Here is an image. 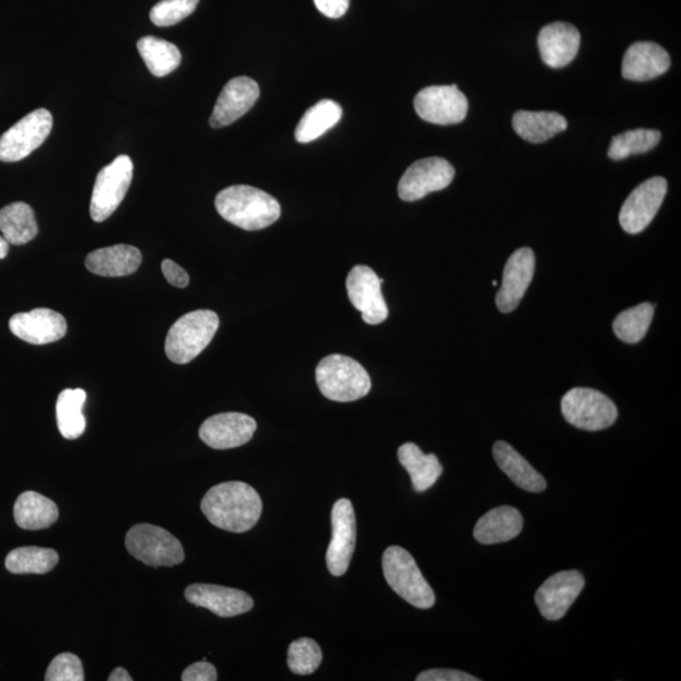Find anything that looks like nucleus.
Here are the masks:
<instances>
[{
	"label": "nucleus",
	"instance_id": "nucleus-15",
	"mask_svg": "<svg viewBox=\"0 0 681 681\" xmlns=\"http://www.w3.org/2000/svg\"><path fill=\"white\" fill-rule=\"evenodd\" d=\"M586 580L578 570L559 572L536 590L535 604L545 620L558 621L584 590Z\"/></svg>",
	"mask_w": 681,
	"mask_h": 681
},
{
	"label": "nucleus",
	"instance_id": "nucleus-35",
	"mask_svg": "<svg viewBox=\"0 0 681 681\" xmlns=\"http://www.w3.org/2000/svg\"><path fill=\"white\" fill-rule=\"evenodd\" d=\"M661 139V133L652 129L627 130L614 137L608 149V157L621 160L632 155H642L656 148Z\"/></svg>",
	"mask_w": 681,
	"mask_h": 681
},
{
	"label": "nucleus",
	"instance_id": "nucleus-37",
	"mask_svg": "<svg viewBox=\"0 0 681 681\" xmlns=\"http://www.w3.org/2000/svg\"><path fill=\"white\" fill-rule=\"evenodd\" d=\"M200 0H163L150 11L151 23L158 27H170L191 15Z\"/></svg>",
	"mask_w": 681,
	"mask_h": 681
},
{
	"label": "nucleus",
	"instance_id": "nucleus-30",
	"mask_svg": "<svg viewBox=\"0 0 681 681\" xmlns=\"http://www.w3.org/2000/svg\"><path fill=\"white\" fill-rule=\"evenodd\" d=\"M343 118V107L334 101H321L310 107L303 115L297 129L295 139L300 143H311L324 136L326 132L333 129Z\"/></svg>",
	"mask_w": 681,
	"mask_h": 681
},
{
	"label": "nucleus",
	"instance_id": "nucleus-40",
	"mask_svg": "<svg viewBox=\"0 0 681 681\" xmlns=\"http://www.w3.org/2000/svg\"><path fill=\"white\" fill-rule=\"evenodd\" d=\"M184 681H214L218 680V671L210 662L202 660L188 667L182 674Z\"/></svg>",
	"mask_w": 681,
	"mask_h": 681
},
{
	"label": "nucleus",
	"instance_id": "nucleus-29",
	"mask_svg": "<svg viewBox=\"0 0 681 681\" xmlns=\"http://www.w3.org/2000/svg\"><path fill=\"white\" fill-rule=\"evenodd\" d=\"M0 232L9 244H29L39 234L38 221L29 203L13 202L0 210Z\"/></svg>",
	"mask_w": 681,
	"mask_h": 681
},
{
	"label": "nucleus",
	"instance_id": "nucleus-31",
	"mask_svg": "<svg viewBox=\"0 0 681 681\" xmlns=\"http://www.w3.org/2000/svg\"><path fill=\"white\" fill-rule=\"evenodd\" d=\"M86 391L83 389L62 390L56 402L57 427L62 437L77 439L86 429L83 408L86 402Z\"/></svg>",
	"mask_w": 681,
	"mask_h": 681
},
{
	"label": "nucleus",
	"instance_id": "nucleus-19",
	"mask_svg": "<svg viewBox=\"0 0 681 681\" xmlns=\"http://www.w3.org/2000/svg\"><path fill=\"white\" fill-rule=\"evenodd\" d=\"M188 603L208 608L219 617H235L252 611L254 600L244 590L196 584L185 590Z\"/></svg>",
	"mask_w": 681,
	"mask_h": 681
},
{
	"label": "nucleus",
	"instance_id": "nucleus-4",
	"mask_svg": "<svg viewBox=\"0 0 681 681\" xmlns=\"http://www.w3.org/2000/svg\"><path fill=\"white\" fill-rule=\"evenodd\" d=\"M220 326L217 313L199 310L175 322L166 338V355L179 365L191 363L211 344Z\"/></svg>",
	"mask_w": 681,
	"mask_h": 681
},
{
	"label": "nucleus",
	"instance_id": "nucleus-17",
	"mask_svg": "<svg viewBox=\"0 0 681 681\" xmlns=\"http://www.w3.org/2000/svg\"><path fill=\"white\" fill-rule=\"evenodd\" d=\"M12 334L31 345L56 343L67 333V322L61 313L49 308H35L17 313L9 321Z\"/></svg>",
	"mask_w": 681,
	"mask_h": 681
},
{
	"label": "nucleus",
	"instance_id": "nucleus-24",
	"mask_svg": "<svg viewBox=\"0 0 681 681\" xmlns=\"http://www.w3.org/2000/svg\"><path fill=\"white\" fill-rule=\"evenodd\" d=\"M140 264V250L125 244L97 249L90 253L85 260V265L90 272L109 277L136 273Z\"/></svg>",
	"mask_w": 681,
	"mask_h": 681
},
{
	"label": "nucleus",
	"instance_id": "nucleus-38",
	"mask_svg": "<svg viewBox=\"0 0 681 681\" xmlns=\"http://www.w3.org/2000/svg\"><path fill=\"white\" fill-rule=\"evenodd\" d=\"M46 681H84V667L82 660L71 652H62L51 661L46 671Z\"/></svg>",
	"mask_w": 681,
	"mask_h": 681
},
{
	"label": "nucleus",
	"instance_id": "nucleus-8",
	"mask_svg": "<svg viewBox=\"0 0 681 681\" xmlns=\"http://www.w3.org/2000/svg\"><path fill=\"white\" fill-rule=\"evenodd\" d=\"M133 169L132 159L119 156L98 172L90 203V214L95 222L109 219L119 208L132 185Z\"/></svg>",
	"mask_w": 681,
	"mask_h": 681
},
{
	"label": "nucleus",
	"instance_id": "nucleus-1",
	"mask_svg": "<svg viewBox=\"0 0 681 681\" xmlns=\"http://www.w3.org/2000/svg\"><path fill=\"white\" fill-rule=\"evenodd\" d=\"M201 510L209 522L230 533H247L262 516L263 501L248 483L223 482L208 491Z\"/></svg>",
	"mask_w": 681,
	"mask_h": 681
},
{
	"label": "nucleus",
	"instance_id": "nucleus-22",
	"mask_svg": "<svg viewBox=\"0 0 681 681\" xmlns=\"http://www.w3.org/2000/svg\"><path fill=\"white\" fill-rule=\"evenodd\" d=\"M669 53L653 42H638L626 51L622 62V76L631 82H649L666 74L670 69Z\"/></svg>",
	"mask_w": 681,
	"mask_h": 681
},
{
	"label": "nucleus",
	"instance_id": "nucleus-12",
	"mask_svg": "<svg viewBox=\"0 0 681 681\" xmlns=\"http://www.w3.org/2000/svg\"><path fill=\"white\" fill-rule=\"evenodd\" d=\"M667 192L668 182L662 177H652L636 187L627 197L620 212L622 229L632 235L647 229L657 217Z\"/></svg>",
	"mask_w": 681,
	"mask_h": 681
},
{
	"label": "nucleus",
	"instance_id": "nucleus-34",
	"mask_svg": "<svg viewBox=\"0 0 681 681\" xmlns=\"http://www.w3.org/2000/svg\"><path fill=\"white\" fill-rule=\"evenodd\" d=\"M656 307L651 303L626 310L614 322L615 335L626 344H638L648 334Z\"/></svg>",
	"mask_w": 681,
	"mask_h": 681
},
{
	"label": "nucleus",
	"instance_id": "nucleus-27",
	"mask_svg": "<svg viewBox=\"0 0 681 681\" xmlns=\"http://www.w3.org/2000/svg\"><path fill=\"white\" fill-rule=\"evenodd\" d=\"M398 459L411 479L416 492H425L432 488L441 478L443 468L433 453L425 454L415 443H406L399 448Z\"/></svg>",
	"mask_w": 681,
	"mask_h": 681
},
{
	"label": "nucleus",
	"instance_id": "nucleus-11",
	"mask_svg": "<svg viewBox=\"0 0 681 681\" xmlns=\"http://www.w3.org/2000/svg\"><path fill=\"white\" fill-rule=\"evenodd\" d=\"M415 107L425 122L451 125L465 119L469 101L457 85L429 86L417 94Z\"/></svg>",
	"mask_w": 681,
	"mask_h": 681
},
{
	"label": "nucleus",
	"instance_id": "nucleus-23",
	"mask_svg": "<svg viewBox=\"0 0 681 681\" xmlns=\"http://www.w3.org/2000/svg\"><path fill=\"white\" fill-rule=\"evenodd\" d=\"M523 526V515L517 509L500 506L492 509L479 520L473 536L485 545L506 543L515 539L522 533Z\"/></svg>",
	"mask_w": 681,
	"mask_h": 681
},
{
	"label": "nucleus",
	"instance_id": "nucleus-42",
	"mask_svg": "<svg viewBox=\"0 0 681 681\" xmlns=\"http://www.w3.org/2000/svg\"><path fill=\"white\" fill-rule=\"evenodd\" d=\"M315 4L322 14L337 20L347 12L349 0H315Z\"/></svg>",
	"mask_w": 681,
	"mask_h": 681
},
{
	"label": "nucleus",
	"instance_id": "nucleus-10",
	"mask_svg": "<svg viewBox=\"0 0 681 681\" xmlns=\"http://www.w3.org/2000/svg\"><path fill=\"white\" fill-rule=\"evenodd\" d=\"M454 175V167L447 159L430 157L417 160L400 178L399 197L407 202L422 200L429 193L444 190L452 184Z\"/></svg>",
	"mask_w": 681,
	"mask_h": 681
},
{
	"label": "nucleus",
	"instance_id": "nucleus-2",
	"mask_svg": "<svg viewBox=\"0 0 681 681\" xmlns=\"http://www.w3.org/2000/svg\"><path fill=\"white\" fill-rule=\"evenodd\" d=\"M214 206L223 220L247 231L271 227L282 213L281 205L273 196L245 185L222 190Z\"/></svg>",
	"mask_w": 681,
	"mask_h": 681
},
{
	"label": "nucleus",
	"instance_id": "nucleus-36",
	"mask_svg": "<svg viewBox=\"0 0 681 681\" xmlns=\"http://www.w3.org/2000/svg\"><path fill=\"white\" fill-rule=\"evenodd\" d=\"M322 662L319 645L312 639L301 638L291 643L289 649V668L297 675L315 673Z\"/></svg>",
	"mask_w": 681,
	"mask_h": 681
},
{
	"label": "nucleus",
	"instance_id": "nucleus-20",
	"mask_svg": "<svg viewBox=\"0 0 681 681\" xmlns=\"http://www.w3.org/2000/svg\"><path fill=\"white\" fill-rule=\"evenodd\" d=\"M535 273V255L531 248H522L511 255L504 269L503 285L496 295L497 308L510 313L517 308Z\"/></svg>",
	"mask_w": 681,
	"mask_h": 681
},
{
	"label": "nucleus",
	"instance_id": "nucleus-7",
	"mask_svg": "<svg viewBox=\"0 0 681 681\" xmlns=\"http://www.w3.org/2000/svg\"><path fill=\"white\" fill-rule=\"evenodd\" d=\"M562 413L569 425L589 432L611 427L618 417L615 402L589 388L569 390L562 399Z\"/></svg>",
	"mask_w": 681,
	"mask_h": 681
},
{
	"label": "nucleus",
	"instance_id": "nucleus-5",
	"mask_svg": "<svg viewBox=\"0 0 681 681\" xmlns=\"http://www.w3.org/2000/svg\"><path fill=\"white\" fill-rule=\"evenodd\" d=\"M383 570L394 593L408 604L422 609L434 606L433 589L408 551L397 545L389 546L383 555Z\"/></svg>",
	"mask_w": 681,
	"mask_h": 681
},
{
	"label": "nucleus",
	"instance_id": "nucleus-14",
	"mask_svg": "<svg viewBox=\"0 0 681 681\" xmlns=\"http://www.w3.org/2000/svg\"><path fill=\"white\" fill-rule=\"evenodd\" d=\"M333 522V539H331L326 563L331 575L344 576L352 563L356 546V516L352 501H336L331 514Z\"/></svg>",
	"mask_w": 681,
	"mask_h": 681
},
{
	"label": "nucleus",
	"instance_id": "nucleus-44",
	"mask_svg": "<svg viewBox=\"0 0 681 681\" xmlns=\"http://www.w3.org/2000/svg\"><path fill=\"white\" fill-rule=\"evenodd\" d=\"M9 244L8 241L0 235V260L4 259L9 253Z\"/></svg>",
	"mask_w": 681,
	"mask_h": 681
},
{
	"label": "nucleus",
	"instance_id": "nucleus-43",
	"mask_svg": "<svg viewBox=\"0 0 681 681\" xmlns=\"http://www.w3.org/2000/svg\"><path fill=\"white\" fill-rule=\"evenodd\" d=\"M107 680L109 681H132L133 679L129 675L127 669L116 668L112 671V674L109 675V678H107Z\"/></svg>",
	"mask_w": 681,
	"mask_h": 681
},
{
	"label": "nucleus",
	"instance_id": "nucleus-21",
	"mask_svg": "<svg viewBox=\"0 0 681 681\" xmlns=\"http://www.w3.org/2000/svg\"><path fill=\"white\" fill-rule=\"evenodd\" d=\"M545 65L560 69L576 59L580 46V33L575 25L555 22L545 25L537 38Z\"/></svg>",
	"mask_w": 681,
	"mask_h": 681
},
{
	"label": "nucleus",
	"instance_id": "nucleus-33",
	"mask_svg": "<svg viewBox=\"0 0 681 681\" xmlns=\"http://www.w3.org/2000/svg\"><path fill=\"white\" fill-rule=\"evenodd\" d=\"M56 551L40 548V546H23L9 553L6 568L13 575H46L57 566Z\"/></svg>",
	"mask_w": 681,
	"mask_h": 681
},
{
	"label": "nucleus",
	"instance_id": "nucleus-28",
	"mask_svg": "<svg viewBox=\"0 0 681 681\" xmlns=\"http://www.w3.org/2000/svg\"><path fill=\"white\" fill-rule=\"evenodd\" d=\"M513 127L526 142L544 143L567 130L568 122L558 113L520 111L514 115Z\"/></svg>",
	"mask_w": 681,
	"mask_h": 681
},
{
	"label": "nucleus",
	"instance_id": "nucleus-41",
	"mask_svg": "<svg viewBox=\"0 0 681 681\" xmlns=\"http://www.w3.org/2000/svg\"><path fill=\"white\" fill-rule=\"evenodd\" d=\"M163 272L169 284L177 289H186L190 284V276L182 266H179L174 260L166 259L163 263Z\"/></svg>",
	"mask_w": 681,
	"mask_h": 681
},
{
	"label": "nucleus",
	"instance_id": "nucleus-6",
	"mask_svg": "<svg viewBox=\"0 0 681 681\" xmlns=\"http://www.w3.org/2000/svg\"><path fill=\"white\" fill-rule=\"evenodd\" d=\"M125 546L134 558L149 567H175L185 560L181 542L156 525H134L125 536Z\"/></svg>",
	"mask_w": 681,
	"mask_h": 681
},
{
	"label": "nucleus",
	"instance_id": "nucleus-3",
	"mask_svg": "<svg viewBox=\"0 0 681 681\" xmlns=\"http://www.w3.org/2000/svg\"><path fill=\"white\" fill-rule=\"evenodd\" d=\"M316 381L324 396L334 401H356L371 390L370 375L365 367L345 355H329L316 369Z\"/></svg>",
	"mask_w": 681,
	"mask_h": 681
},
{
	"label": "nucleus",
	"instance_id": "nucleus-18",
	"mask_svg": "<svg viewBox=\"0 0 681 681\" xmlns=\"http://www.w3.org/2000/svg\"><path fill=\"white\" fill-rule=\"evenodd\" d=\"M260 88L253 78L240 76L222 88L210 118L212 128H223L244 116L258 102Z\"/></svg>",
	"mask_w": 681,
	"mask_h": 681
},
{
	"label": "nucleus",
	"instance_id": "nucleus-9",
	"mask_svg": "<svg viewBox=\"0 0 681 681\" xmlns=\"http://www.w3.org/2000/svg\"><path fill=\"white\" fill-rule=\"evenodd\" d=\"M52 125V114L48 109L25 115L0 137V163H20L29 157L49 138Z\"/></svg>",
	"mask_w": 681,
	"mask_h": 681
},
{
	"label": "nucleus",
	"instance_id": "nucleus-13",
	"mask_svg": "<svg viewBox=\"0 0 681 681\" xmlns=\"http://www.w3.org/2000/svg\"><path fill=\"white\" fill-rule=\"evenodd\" d=\"M383 280L371 268L357 265L347 275L346 289L349 301L362 312L367 325H380L389 316L387 303L383 297Z\"/></svg>",
	"mask_w": 681,
	"mask_h": 681
},
{
	"label": "nucleus",
	"instance_id": "nucleus-25",
	"mask_svg": "<svg viewBox=\"0 0 681 681\" xmlns=\"http://www.w3.org/2000/svg\"><path fill=\"white\" fill-rule=\"evenodd\" d=\"M494 459L507 478L516 486L533 494H541L546 490V481L522 454L514 450L509 443L499 441L494 444Z\"/></svg>",
	"mask_w": 681,
	"mask_h": 681
},
{
	"label": "nucleus",
	"instance_id": "nucleus-39",
	"mask_svg": "<svg viewBox=\"0 0 681 681\" xmlns=\"http://www.w3.org/2000/svg\"><path fill=\"white\" fill-rule=\"evenodd\" d=\"M480 679L460 670L432 669L423 671L417 677V681H479Z\"/></svg>",
	"mask_w": 681,
	"mask_h": 681
},
{
	"label": "nucleus",
	"instance_id": "nucleus-16",
	"mask_svg": "<svg viewBox=\"0 0 681 681\" xmlns=\"http://www.w3.org/2000/svg\"><path fill=\"white\" fill-rule=\"evenodd\" d=\"M255 419L243 413H221L205 420L200 438L213 450H230L252 441Z\"/></svg>",
	"mask_w": 681,
	"mask_h": 681
},
{
	"label": "nucleus",
	"instance_id": "nucleus-32",
	"mask_svg": "<svg viewBox=\"0 0 681 681\" xmlns=\"http://www.w3.org/2000/svg\"><path fill=\"white\" fill-rule=\"evenodd\" d=\"M137 49L150 74L157 77L174 73L181 64L182 56L177 46L166 40L154 38V35L140 39Z\"/></svg>",
	"mask_w": 681,
	"mask_h": 681
},
{
	"label": "nucleus",
	"instance_id": "nucleus-26",
	"mask_svg": "<svg viewBox=\"0 0 681 681\" xmlns=\"http://www.w3.org/2000/svg\"><path fill=\"white\" fill-rule=\"evenodd\" d=\"M59 507L52 500L34 491L23 492L14 504L15 524L24 531H41L55 524Z\"/></svg>",
	"mask_w": 681,
	"mask_h": 681
}]
</instances>
